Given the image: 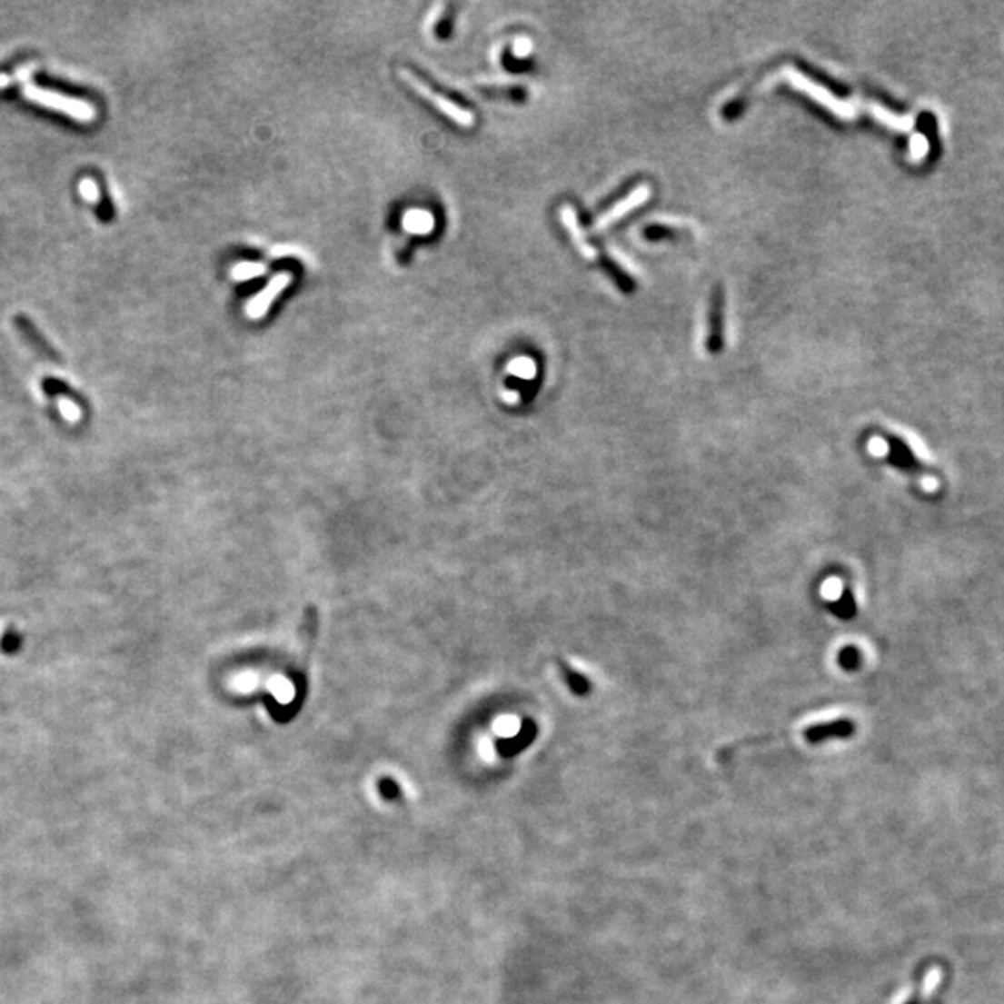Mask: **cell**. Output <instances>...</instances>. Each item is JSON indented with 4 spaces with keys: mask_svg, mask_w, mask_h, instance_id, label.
Instances as JSON below:
<instances>
[{
    "mask_svg": "<svg viewBox=\"0 0 1004 1004\" xmlns=\"http://www.w3.org/2000/svg\"><path fill=\"white\" fill-rule=\"evenodd\" d=\"M398 75H400V78L404 80V83H406L412 90H415L421 97H424L428 103H432L439 112H443L445 115H449L454 124H458L460 127H472V124H474V115H472L469 110L462 108L460 104L452 103L451 99H447V97H443V95H439L437 92H433L426 83H422V80H421L417 75H413V73L408 71V69H400Z\"/></svg>",
    "mask_w": 1004,
    "mask_h": 1004,
    "instance_id": "cell-1",
    "label": "cell"
},
{
    "mask_svg": "<svg viewBox=\"0 0 1004 1004\" xmlns=\"http://www.w3.org/2000/svg\"><path fill=\"white\" fill-rule=\"evenodd\" d=\"M25 97H28L30 101H35L39 104H44V106H49V108L60 110L64 114H69V115L80 119V122H92V119L95 117V110L88 103L78 101V99H71V97H65V95H58V94H53V92H47V90L26 86L25 88Z\"/></svg>",
    "mask_w": 1004,
    "mask_h": 1004,
    "instance_id": "cell-2",
    "label": "cell"
},
{
    "mask_svg": "<svg viewBox=\"0 0 1004 1004\" xmlns=\"http://www.w3.org/2000/svg\"><path fill=\"white\" fill-rule=\"evenodd\" d=\"M291 281H293V273H291V272H281V273H277V275L270 281V283L264 287V291H261L252 302H248V305H246V314H248V318H252V320L263 318V316L268 313V309L272 307L273 300L291 285Z\"/></svg>",
    "mask_w": 1004,
    "mask_h": 1004,
    "instance_id": "cell-3",
    "label": "cell"
},
{
    "mask_svg": "<svg viewBox=\"0 0 1004 1004\" xmlns=\"http://www.w3.org/2000/svg\"><path fill=\"white\" fill-rule=\"evenodd\" d=\"M854 731H856L854 721L840 718L833 721H824V724L810 726L806 731H803V737H806V741L811 744H820L828 739H849L854 735Z\"/></svg>",
    "mask_w": 1004,
    "mask_h": 1004,
    "instance_id": "cell-4",
    "label": "cell"
},
{
    "mask_svg": "<svg viewBox=\"0 0 1004 1004\" xmlns=\"http://www.w3.org/2000/svg\"><path fill=\"white\" fill-rule=\"evenodd\" d=\"M886 443H888V462L893 467L906 472H920L925 469L904 439L897 435H886Z\"/></svg>",
    "mask_w": 1004,
    "mask_h": 1004,
    "instance_id": "cell-5",
    "label": "cell"
},
{
    "mask_svg": "<svg viewBox=\"0 0 1004 1004\" xmlns=\"http://www.w3.org/2000/svg\"><path fill=\"white\" fill-rule=\"evenodd\" d=\"M721 326H724V296H721L720 289H716V293L712 294L711 316H709L707 346H709L711 352H718L721 348V341H724V335H721Z\"/></svg>",
    "mask_w": 1004,
    "mask_h": 1004,
    "instance_id": "cell-6",
    "label": "cell"
},
{
    "mask_svg": "<svg viewBox=\"0 0 1004 1004\" xmlns=\"http://www.w3.org/2000/svg\"><path fill=\"white\" fill-rule=\"evenodd\" d=\"M646 197H648V188H638V190H634L627 199L620 201V204H618L614 209H611V213H607L605 216H602V218L599 220L597 229H605V227H609L614 220L621 218L623 214H627L631 209L638 207L640 204H644V199H646Z\"/></svg>",
    "mask_w": 1004,
    "mask_h": 1004,
    "instance_id": "cell-7",
    "label": "cell"
},
{
    "mask_svg": "<svg viewBox=\"0 0 1004 1004\" xmlns=\"http://www.w3.org/2000/svg\"><path fill=\"white\" fill-rule=\"evenodd\" d=\"M828 609L833 616H837L839 620H852L856 618L858 614V602H856V597L852 593L850 588H845L840 593L839 599L828 602Z\"/></svg>",
    "mask_w": 1004,
    "mask_h": 1004,
    "instance_id": "cell-8",
    "label": "cell"
},
{
    "mask_svg": "<svg viewBox=\"0 0 1004 1004\" xmlns=\"http://www.w3.org/2000/svg\"><path fill=\"white\" fill-rule=\"evenodd\" d=\"M917 127L920 129L922 134L927 136L932 153L938 151V154H939L941 142H939V125H938L936 115H934L932 112H922V114L917 117Z\"/></svg>",
    "mask_w": 1004,
    "mask_h": 1004,
    "instance_id": "cell-9",
    "label": "cell"
},
{
    "mask_svg": "<svg viewBox=\"0 0 1004 1004\" xmlns=\"http://www.w3.org/2000/svg\"><path fill=\"white\" fill-rule=\"evenodd\" d=\"M562 673H564L568 687H570V691H572L573 694H577V696H586V694L591 691L590 681H588V677H586L584 673L575 671V670H573L572 666H568V664H562Z\"/></svg>",
    "mask_w": 1004,
    "mask_h": 1004,
    "instance_id": "cell-10",
    "label": "cell"
},
{
    "mask_svg": "<svg viewBox=\"0 0 1004 1004\" xmlns=\"http://www.w3.org/2000/svg\"><path fill=\"white\" fill-rule=\"evenodd\" d=\"M837 662L839 666L845 670V671H858L863 664V655L860 651V648L856 646H847L842 648L839 651V657H837Z\"/></svg>",
    "mask_w": 1004,
    "mask_h": 1004,
    "instance_id": "cell-11",
    "label": "cell"
},
{
    "mask_svg": "<svg viewBox=\"0 0 1004 1004\" xmlns=\"http://www.w3.org/2000/svg\"><path fill=\"white\" fill-rule=\"evenodd\" d=\"M534 737H536V726L532 724V721H527L525 730L521 731L515 739H512V741L508 742V746L502 748V751H504V753H515V751H519L521 748H525Z\"/></svg>",
    "mask_w": 1004,
    "mask_h": 1004,
    "instance_id": "cell-12",
    "label": "cell"
},
{
    "mask_svg": "<svg viewBox=\"0 0 1004 1004\" xmlns=\"http://www.w3.org/2000/svg\"><path fill=\"white\" fill-rule=\"evenodd\" d=\"M80 194H83V197L90 201V204H97L99 201V188L92 179H84L80 183Z\"/></svg>",
    "mask_w": 1004,
    "mask_h": 1004,
    "instance_id": "cell-13",
    "label": "cell"
},
{
    "mask_svg": "<svg viewBox=\"0 0 1004 1004\" xmlns=\"http://www.w3.org/2000/svg\"><path fill=\"white\" fill-rule=\"evenodd\" d=\"M261 272H263L261 266L244 264L243 268H238V266H236V270L233 272V275H234V277H248V275H257V273H261Z\"/></svg>",
    "mask_w": 1004,
    "mask_h": 1004,
    "instance_id": "cell-14",
    "label": "cell"
},
{
    "mask_svg": "<svg viewBox=\"0 0 1004 1004\" xmlns=\"http://www.w3.org/2000/svg\"><path fill=\"white\" fill-rule=\"evenodd\" d=\"M62 408H64V412H65V413L69 415V419H75L73 415H76V410H75V408H73L71 404H67V402H64V404H62Z\"/></svg>",
    "mask_w": 1004,
    "mask_h": 1004,
    "instance_id": "cell-15",
    "label": "cell"
}]
</instances>
